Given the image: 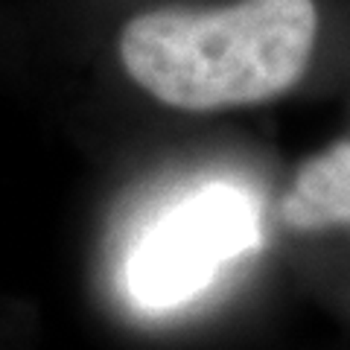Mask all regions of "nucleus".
I'll list each match as a JSON object with an SVG mask.
<instances>
[{
	"label": "nucleus",
	"instance_id": "3",
	"mask_svg": "<svg viewBox=\"0 0 350 350\" xmlns=\"http://www.w3.org/2000/svg\"><path fill=\"white\" fill-rule=\"evenodd\" d=\"M283 219L298 231L350 225V140H338L298 170Z\"/></svg>",
	"mask_w": 350,
	"mask_h": 350
},
{
	"label": "nucleus",
	"instance_id": "1",
	"mask_svg": "<svg viewBox=\"0 0 350 350\" xmlns=\"http://www.w3.org/2000/svg\"><path fill=\"white\" fill-rule=\"evenodd\" d=\"M312 0H239L222 9H152L120 32L126 73L181 111L254 105L289 91L310 64Z\"/></svg>",
	"mask_w": 350,
	"mask_h": 350
},
{
	"label": "nucleus",
	"instance_id": "2",
	"mask_svg": "<svg viewBox=\"0 0 350 350\" xmlns=\"http://www.w3.org/2000/svg\"><path fill=\"white\" fill-rule=\"evenodd\" d=\"M260 245V204L237 181H204L149 219L120 266L126 301L163 315L193 304L219 275Z\"/></svg>",
	"mask_w": 350,
	"mask_h": 350
}]
</instances>
